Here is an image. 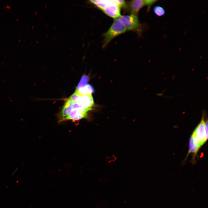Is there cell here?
<instances>
[{"label":"cell","mask_w":208,"mask_h":208,"mask_svg":"<svg viewBox=\"0 0 208 208\" xmlns=\"http://www.w3.org/2000/svg\"><path fill=\"white\" fill-rule=\"evenodd\" d=\"M153 11L155 14L158 16H162L165 14L164 9L162 7L159 5L154 6Z\"/></svg>","instance_id":"obj_11"},{"label":"cell","mask_w":208,"mask_h":208,"mask_svg":"<svg viewBox=\"0 0 208 208\" xmlns=\"http://www.w3.org/2000/svg\"><path fill=\"white\" fill-rule=\"evenodd\" d=\"M76 90L80 94L82 95L92 94L95 92L93 86L88 83L78 90Z\"/></svg>","instance_id":"obj_9"},{"label":"cell","mask_w":208,"mask_h":208,"mask_svg":"<svg viewBox=\"0 0 208 208\" xmlns=\"http://www.w3.org/2000/svg\"><path fill=\"white\" fill-rule=\"evenodd\" d=\"M90 110L83 107L76 102L66 101L59 116V122L77 121L86 118Z\"/></svg>","instance_id":"obj_1"},{"label":"cell","mask_w":208,"mask_h":208,"mask_svg":"<svg viewBox=\"0 0 208 208\" xmlns=\"http://www.w3.org/2000/svg\"><path fill=\"white\" fill-rule=\"evenodd\" d=\"M90 1L110 17L117 18L120 16V7L114 0H90Z\"/></svg>","instance_id":"obj_2"},{"label":"cell","mask_w":208,"mask_h":208,"mask_svg":"<svg viewBox=\"0 0 208 208\" xmlns=\"http://www.w3.org/2000/svg\"><path fill=\"white\" fill-rule=\"evenodd\" d=\"M89 80V78L87 75H83L76 89L78 90L88 84Z\"/></svg>","instance_id":"obj_10"},{"label":"cell","mask_w":208,"mask_h":208,"mask_svg":"<svg viewBox=\"0 0 208 208\" xmlns=\"http://www.w3.org/2000/svg\"><path fill=\"white\" fill-rule=\"evenodd\" d=\"M157 1L156 0H134L129 3V8L132 14H135L143 7L147 6L149 8Z\"/></svg>","instance_id":"obj_7"},{"label":"cell","mask_w":208,"mask_h":208,"mask_svg":"<svg viewBox=\"0 0 208 208\" xmlns=\"http://www.w3.org/2000/svg\"><path fill=\"white\" fill-rule=\"evenodd\" d=\"M114 1L116 3L120 8L121 7L125 8L127 7V4L126 2L124 0H114Z\"/></svg>","instance_id":"obj_12"},{"label":"cell","mask_w":208,"mask_h":208,"mask_svg":"<svg viewBox=\"0 0 208 208\" xmlns=\"http://www.w3.org/2000/svg\"><path fill=\"white\" fill-rule=\"evenodd\" d=\"M128 30L135 31L140 28V24L136 14L120 16L117 18Z\"/></svg>","instance_id":"obj_5"},{"label":"cell","mask_w":208,"mask_h":208,"mask_svg":"<svg viewBox=\"0 0 208 208\" xmlns=\"http://www.w3.org/2000/svg\"><path fill=\"white\" fill-rule=\"evenodd\" d=\"M201 146L191 135L189 141V149L187 155L190 153L196 155L199 148Z\"/></svg>","instance_id":"obj_8"},{"label":"cell","mask_w":208,"mask_h":208,"mask_svg":"<svg viewBox=\"0 0 208 208\" xmlns=\"http://www.w3.org/2000/svg\"><path fill=\"white\" fill-rule=\"evenodd\" d=\"M68 99L72 101L77 102L83 108L90 110L92 109L94 104L92 94H81L76 90Z\"/></svg>","instance_id":"obj_4"},{"label":"cell","mask_w":208,"mask_h":208,"mask_svg":"<svg viewBox=\"0 0 208 208\" xmlns=\"http://www.w3.org/2000/svg\"><path fill=\"white\" fill-rule=\"evenodd\" d=\"M127 30L126 28L118 19H114L108 30L104 34L103 47H105L113 38L124 33Z\"/></svg>","instance_id":"obj_3"},{"label":"cell","mask_w":208,"mask_h":208,"mask_svg":"<svg viewBox=\"0 0 208 208\" xmlns=\"http://www.w3.org/2000/svg\"><path fill=\"white\" fill-rule=\"evenodd\" d=\"M203 118H202L201 120L196 128L192 135L201 146L204 144L208 139V134L206 131Z\"/></svg>","instance_id":"obj_6"}]
</instances>
